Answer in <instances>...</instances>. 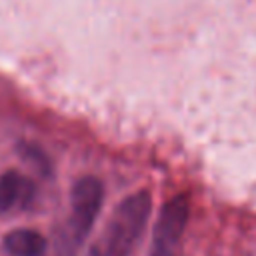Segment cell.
<instances>
[{
    "instance_id": "obj_1",
    "label": "cell",
    "mask_w": 256,
    "mask_h": 256,
    "mask_svg": "<svg viewBox=\"0 0 256 256\" xmlns=\"http://www.w3.org/2000/svg\"><path fill=\"white\" fill-rule=\"evenodd\" d=\"M152 212V196L148 190L128 194L114 210L104 238L102 252L106 256H130L140 242Z\"/></svg>"
},
{
    "instance_id": "obj_2",
    "label": "cell",
    "mask_w": 256,
    "mask_h": 256,
    "mask_svg": "<svg viewBox=\"0 0 256 256\" xmlns=\"http://www.w3.org/2000/svg\"><path fill=\"white\" fill-rule=\"evenodd\" d=\"M190 220V198L176 194L164 202L154 224V238L148 256H176Z\"/></svg>"
},
{
    "instance_id": "obj_3",
    "label": "cell",
    "mask_w": 256,
    "mask_h": 256,
    "mask_svg": "<svg viewBox=\"0 0 256 256\" xmlns=\"http://www.w3.org/2000/svg\"><path fill=\"white\" fill-rule=\"evenodd\" d=\"M104 202V184L98 176H80L70 190V228L78 240H84L94 228Z\"/></svg>"
},
{
    "instance_id": "obj_4",
    "label": "cell",
    "mask_w": 256,
    "mask_h": 256,
    "mask_svg": "<svg viewBox=\"0 0 256 256\" xmlns=\"http://www.w3.org/2000/svg\"><path fill=\"white\" fill-rule=\"evenodd\" d=\"M36 198L34 182L18 170H6L0 174V212H12L28 208Z\"/></svg>"
},
{
    "instance_id": "obj_5",
    "label": "cell",
    "mask_w": 256,
    "mask_h": 256,
    "mask_svg": "<svg viewBox=\"0 0 256 256\" xmlns=\"http://www.w3.org/2000/svg\"><path fill=\"white\" fill-rule=\"evenodd\" d=\"M2 244L10 256H44L48 246L44 234L34 228H16L4 236Z\"/></svg>"
},
{
    "instance_id": "obj_6",
    "label": "cell",
    "mask_w": 256,
    "mask_h": 256,
    "mask_svg": "<svg viewBox=\"0 0 256 256\" xmlns=\"http://www.w3.org/2000/svg\"><path fill=\"white\" fill-rule=\"evenodd\" d=\"M22 152H24L26 156H32V158L36 160V166H40L42 170H48V162L44 160V156H42V152H40L38 148H32V146H28V144H24V148H22Z\"/></svg>"
},
{
    "instance_id": "obj_7",
    "label": "cell",
    "mask_w": 256,
    "mask_h": 256,
    "mask_svg": "<svg viewBox=\"0 0 256 256\" xmlns=\"http://www.w3.org/2000/svg\"><path fill=\"white\" fill-rule=\"evenodd\" d=\"M92 256H106L102 250H96V252H92Z\"/></svg>"
}]
</instances>
